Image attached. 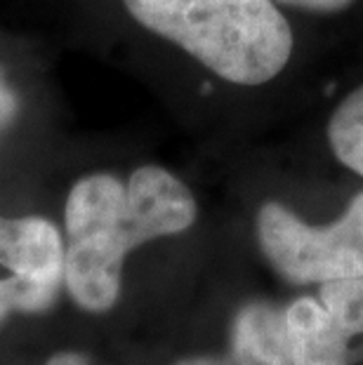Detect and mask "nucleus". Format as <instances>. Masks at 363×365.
Instances as JSON below:
<instances>
[{"label": "nucleus", "instance_id": "obj_1", "mask_svg": "<svg viewBox=\"0 0 363 365\" xmlns=\"http://www.w3.org/2000/svg\"><path fill=\"white\" fill-rule=\"evenodd\" d=\"M64 220V283L85 312H106L121 294L128 252L187 231L196 222V198L158 165L137 168L128 182L95 173L71 186Z\"/></svg>", "mask_w": 363, "mask_h": 365}, {"label": "nucleus", "instance_id": "obj_2", "mask_svg": "<svg viewBox=\"0 0 363 365\" xmlns=\"http://www.w3.org/2000/svg\"><path fill=\"white\" fill-rule=\"evenodd\" d=\"M137 24L220 81L265 88L288 68L295 34L276 0H123Z\"/></svg>", "mask_w": 363, "mask_h": 365}, {"label": "nucleus", "instance_id": "obj_3", "mask_svg": "<svg viewBox=\"0 0 363 365\" xmlns=\"http://www.w3.org/2000/svg\"><path fill=\"white\" fill-rule=\"evenodd\" d=\"M257 238L269 264L290 283H333L363 276V191L344 215L312 227L285 205L269 200L257 212Z\"/></svg>", "mask_w": 363, "mask_h": 365}, {"label": "nucleus", "instance_id": "obj_4", "mask_svg": "<svg viewBox=\"0 0 363 365\" xmlns=\"http://www.w3.org/2000/svg\"><path fill=\"white\" fill-rule=\"evenodd\" d=\"M64 283V243L41 217H0V321L43 312Z\"/></svg>", "mask_w": 363, "mask_h": 365}, {"label": "nucleus", "instance_id": "obj_5", "mask_svg": "<svg viewBox=\"0 0 363 365\" xmlns=\"http://www.w3.org/2000/svg\"><path fill=\"white\" fill-rule=\"evenodd\" d=\"M177 365H292L285 316L267 302L245 304L236 314L227 354L196 356Z\"/></svg>", "mask_w": 363, "mask_h": 365}, {"label": "nucleus", "instance_id": "obj_6", "mask_svg": "<svg viewBox=\"0 0 363 365\" xmlns=\"http://www.w3.org/2000/svg\"><path fill=\"white\" fill-rule=\"evenodd\" d=\"M292 365H349L352 344L319 297H300L283 309Z\"/></svg>", "mask_w": 363, "mask_h": 365}, {"label": "nucleus", "instance_id": "obj_7", "mask_svg": "<svg viewBox=\"0 0 363 365\" xmlns=\"http://www.w3.org/2000/svg\"><path fill=\"white\" fill-rule=\"evenodd\" d=\"M326 137L333 156L354 175L363 177V83L337 102L328 118Z\"/></svg>", "mask_w": 363, "mask_h": 365}, {"label": "nucleus", "instance_id": "obj_8", "mask_svg": "<svg viewBox=\"0 0 363 365\" xmlns=\"http://www.w3.org/2000/svg\"><path fill=\"white\" fill-rule=\"evenodd\" d=\"M319 299L349 339L354 361L363 359V276L323 283Z\"/></svg>", "mask_w": 363, "mask_h": 365}, {"label": "nucleus", "instance_id": "obj_9", "mask_svg": "<svg viewBox=\"0 0 363 365\" xmlns=\"http://www.w3.org/2000/svg\"><path fill=\"white\" fill-rule=\"evenodd\" d=\"M281 7H290V10L307 12V14H339L354 7L359 0H276Z\"/></svg>", "mask_w": 363, "mask_h": 365}, {"label": "nucleus", "instance_id": "obj_10", "mask_svg": "<svg viewBox=\"0 0 363 365\" xmlns=\"http://www.w3.org/2000/svg\"><path fill=\"white\" fill-rule=\"evenodd\" d=\"M14 115H17V99H14L12 90L0 78V128L10 125Z\"/></svg>", "mask_w": 363, "mask_h": 365}, {"label": "nucleus", "instance_id": "obj_11", "mask_svg": "<svg viewBox=\"0 0 363 365\" xmlns=\"http://www.w3.org/2000/svg\"><path fill=\"white\" fill-rule=\"evenodd\" d=\"M45 365H90V361L81 354H57Z\"/></svg>", "mask_w": 363, "mask_h": 365}]
</instances>
